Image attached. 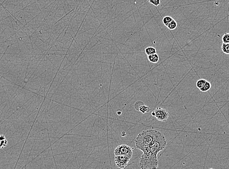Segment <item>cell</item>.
I'll list each match as a JSON object with an SVG mask.
<instances>
[{
  "mask_svg": "<svg viewBox=\"0 0 229 169\" xmlns=\"http://www.w3.org/2000/svg\"><path fill=\"white\" fill-rule=\"evenodd\" d=\"M167 143L165 137L161 133L149 147L143 152L139 160L140 168L142 169H156L158 165L157 154L165 149Z\"/></svg>",
  "mask_w": 229,
  "mask_h": 169,
  "instance_id": "obj_1",
  "label": "cell"
},
{
  "mask_svg": "<svg viewBox=\"0 0 229 169\" xmlns=\"http://www.w3.org/2000/svg\"><path fill=\"white\" fill-rule=\"evenodd\" d=\"M160 134L159 131L152 129L143 131L139 133L134 140L136 148L143 152Z\"/></svg>",
  "mask_w": 229,
  "mask_h": 169,
  "instance_id": "obj_2",
  "label": "cell"
},
{
  "mask_svg": "<svg viewBox=\"0 0 229 169\" xmlns=\"http://www.w3.org/2000/svg\"><path fill=\"white\" fill-rule=\"evenodd\" d=\"M133 152L127 155H115V162L117 166L120 169H124L133 156Z\"/></svg>",
  "mask_w": 229,
  "mask_h": 169,
  "instance_id": "obj_3",
  "label": "cell"
},
{
  "mask_svg": "<svg viewBox=\"0 0 229 169\" xmlns=\"http://www.w3.org/2000/svg\"><path fill=\"white\" fill-rule=\"evenodd\" d=\"M152 116H155L159 121H166L169 117V114L168 111L161 107L156 108L155 111L152 112Z\"/></svg>",
  "mask_w": 229,
  "mask_h": 169,
  "instance_id": "obj_4",
  "label": "cell"
},
{
  "mask_svg": "<svg viewBox=\"0 0 229 169\" xmlns=\"http://www.w3.org/2000/svg\"><path fill=\"white\" fill-rule=\"evenodd\" d=\"M133 152L131 148L127 145L122 144L117 147L114 151V154L115 155H125Z\"/></svg>",
  "mask_w": 229,
  "mask_h": 169,
  "instance_id": "obj_5",
  "label": "cell"
},
{
  "mask_svg": "<svg viewBox=\"0 0 229 169\" xmlns=\"http://www.w3.org/2000/svg\"><path fill=\"white\" fill-rule=\"evenodd\" d=\"M148 58L150 62L153 63H156L158 62L159 59L158 55L156 53L148 56Z\"/></svg>",
  "mask_w": 229,
  "mask_h": 169,
  "instance_id": "obj_6",
  "label": "cell"
},
{
  "mask_svg": "<svg viewBox=\"0 0 229 169\" xmlns=\"http://www.w3.org/2000/svg\"><path fill=\"white\" fill-rule=\"evenodd\" d=\"M8 141L4 134L0 135V149L4 148L7 146Z\"/></svg>",
  "mask_w": 229,
  "mask_h": 169,
  "instance_id": "obj_7",
  "label": "cell"
},
{
  "mask_svg": "<svg viewBox=\"0 0 229 169\" xmlns=\"http://www.w3.org/2000/svg\"><path fill=\"white\" fill-rule=\"evenodd\" d=\"M211 88V83L209 81H206L203 86L202 87V88H200L199 90L203 92H207Z\"/></svg>",
  "mask_w": 229,
  "mask_h": 169,
  "instance_id": "obj_8",
  "label": "cell"
},
{
  "mask_svg": "<svg viewBox=\"0 0 229 169\" xmlns=\"http://www.w3.org/2000/svg\"><path fill=\"white\" fill-rule=\"evenodd\" d=\"M145 51L146 54L147 55V56L156 53V50L155 48L152 47H147L146 48Z\"/></svg>",
  "mask_w": 229,
  "mask_h": 169,
  "instance_id": "obj_9",
  "label": "cell"
},
{
  "mask_svg": "<svg viewBox=\"0 0 229 169\" xmlns=\"http://www.w3.org/2000/svg\"><path fill=\"white\" fill-rule=\"evenodd\" d=\"M150 108L148 106H146L145 105H142L138 108V111H140L143 114H145L146 113L149 112L150 111Z\"/></svg>",
  "mask_w": 229,
  "mask_h": 169,
  "instance_id": "obj_10",
  "label": "cell"
},
{
  "mask_svg": "<svg viewBox=\"0 0 229 169\" xmlns=\"http://www.w3.org/2000/svg\"><path fill=\"white\" fill-rule=\"evenodd\" d=\"M177 26V23L176 22V21H175L173 19L172 21L168 24L167 27L171 30H175L176 29V27Z\"/></svg>",
  "mask_w": 229,
  "mask_h": 169,
  "instance_id": "obj_11",
  "label": "cell"
},
{
  "mask_svg": "<svg viewBox=\"0 0 229 169\" xmlns=\"http://www.w3.org/2000/svg\"><path fill=\"white\" fill-rule=\"evenodd\" d=\"M221 50L223 52L225 53L226 54H229V44H226V43H223L221 47Z\"/></svg>",
  "mask_w": 229,
  "mask_h": 169,
  "instance_id": "obj_12",
  "label": "cell"
},
{
  "mask_svg": "<svg viewBox=\"0 0 229 169\" xmlns=\"http://www.w3.org/2000/svg\"><path fill=\"white\" fill-rule=\"evenodd\" d=\"M174 19L171 16H165L163 19V23L166 26L168 25L169 23L171 22Z\"/></svg>",
  "mask_w": 229,
  "mask_h": 169,
  "instance_id": "obj_13",
  "label": "cell"
},
{
  "mask_svg": "<svg viewBox=\"0 0 229 169\" xmlns=\"http://www.w3.org/2000/svg\"><path fill=\"white\" fill-rule=\"evenodd\" d=\"M206 81L207 80H204V79H199V80H197L196 83L197 88L200 89V88H202L206 83Z\"/></svg>",
  "mask_w": 229,
  "mask_h": 169,
  "instance_id": "obj_14",
  "label": "cell"
},
{
  "mask_svg": "<svg viewBox=\"0 0 229 169\" xmlns=\"http://www.w3.org/2000/svg\"><path fill=\"white\" fill-rule=\"evenodd\" d=\"M223 43L229 44V33H226L222 37Z\"/></svg>",
  "mask_w": 229,
  "mask_h": 169,
  "instance_id": "obj_15",
  "label": "cell"
},
{
  "mask_svg": "<svg viewBox=\"0 0 229 169\" xmlns=\"http://www.w3.org/2000/svg\"><path fill=\"white\" fill-rule=\"evenodd\" d=\"M149 2L155 7H157L161 3V0H149Z\"/></svg>",
  "mask_w": 229,
  "mask_h": 169,
  "instance_id": "obj_16",
  "label": "cell"
},
{
  "mask_svg": "<svg viewBox=\"0 0 229 169\" xmlns=\"http://www.w3.org/2000/svg\"><path fill=\"white\" fill-rule=\"evenodd\" d=\"M144 104V103H143V102H142L141 101H137V102L135 103V105H134V107H135V109L138 111L139 107H140L141 105H142Z\"/></svg>",
  "mask_w": 229,
  "mask_h": 169,
  "instance_id": "obj_17",
  "label": "cell"
},
{
  "mask_svg": "<svg viewBox=\"0 0 229 169\" xmlns=\"http://www.w3.org/2000/svg\"><path fill=\"white\" fill-rule=\"evenodd\" d=\"M117 110V114H118V115H121V114H122V111H121V110Z\"/></svg>",
  "mask_w": 229,
  "mask_h": 169,
  "instance_id": "obj_18",
  "label": "cell"
}]
</instances>
